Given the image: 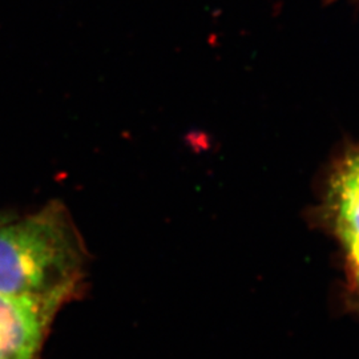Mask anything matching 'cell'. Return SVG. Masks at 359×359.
<instances>
[{"label":"cell","mask_w":359,"mask_h":359,"mask_svg":"<svg viewBox=\"0 0 359 359\" xmlns=\"http://www.w3.org/2000/svg\"><path fill=\"white\" fill-rule=\"evenodd\" d=\"M86 245L68 209L59 201L0 226V293L57 297L79 289Z\"/></svg>","instance_id":"6da1fadb"},{"label":"cell","mask_w":359,"mask_h":359,"mask_svg":"<svg viewBox=\"0 0 359 359\" xmlns=\"http://www.w3.org/2000/svg\"><path fill=\"white\" fill-rule=\"evenodd\" d=\"M65 299L0 293V359H36L44 335Z\"/></svg>","instance_id":"7a4b0ae2"},{"label":"cell","mask_w":359,"mask_h":359,"mask_svg":"<svg viewBox=\"0 0 359 359\" xmlns=\"http://www.w3.org/2000/svg\"><path fill=\"white\" fill-rule=\"evenodd\" d=\"M329 208L345 246L359 244V149L337 164L330 180Z\"/></svg>","instance_id":"3957f363"},{"label":"cell","mask_w":359,"mask_h":359,"mask_svg":"<svg viewBox=\"0 0 359 359\" xmlns=\"http://www.w3.org/2000/svg\"><path fill=\"white\" fill-rule=\"evenodd\" d=\"M347 252H348L350 269L353 271V277L359 287V244L347 246Z\"/></svg>","instance_id":"277c9868"},{"label":"cell","mask_w":359,"mask_h":359,"mask_svg":"<svg viewBox=\"0 0 359 359\" xmlns=\"http://www.w3.org/2000/svg\"><path fill=\"white\" fill-rule=\"evenodd\" d=\"M13 215H8V213H0V226L4 225L6 222H8L10 219H13Z\"/></svg>","instance_id":"5b68a950"}]
</instances>
